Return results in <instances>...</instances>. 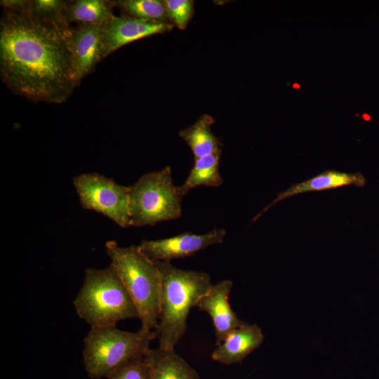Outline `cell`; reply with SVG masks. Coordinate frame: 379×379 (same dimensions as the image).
Wrapping results in <instances>:
<instances>
[{
	"instance_id": "cell-11",
	"label": "cell",
	"mask_w": 379,
	"mask_h": 379,
	"mask_svg": "<svg viewBox=\"0 0 379 379\" xmlns=\"http://www.w3.org/2000/svg\"><path fill=\"white\" fill-rule=\"evenodd\" d=\"M80 24L72 28L69 40L73 65L79 83L102 60L104 25Z\"/></svg>"
},
{
	"instance_id": "cell-10",
	"label": "cell",
	"mask_w": 379,
	"mask_h": 379,
	"mask_svg": "<svg viewBox=\"0 0 379 379\" xmlns=\"http://www.w3.org/2000/svg\"><path fill=\"white\" fill-rule=\"evenodd\" d=\"M232 286L233 283L230 279L212 284L208 291L198 300L195 306L211 317L215 328L216 346L221 344L233 330L244 322L238 318L229 302Z\"/></svg>"
},
{
	"instance_id": "cell-23",
	"label": "cell",
	"mask_w": 379,
	"mask_h": 379,
	"mask_svg": "<svg viewBox=\"0 0 379 379\" xmlns=\"http://www.w3.org/2000/svg\"><path fill=\"white\" fill-rule=\"evenodd\" d=\"M294 88H298L300 87V86L298 84H294L293 86Z\"/></svg>"
},
{
	"instance_id": "cell-12",
	"label": "cell",
	"mask_w": 379,
	"mask_h": 379,
	"mask_svg": "<svg viewBox=\"0 0 379 379\" xmlns=\"http://www.w3.org/2000/svg\"><path fill=\"white\" fill-rule=\"evenodd\" d=\"M263 340L262 331L258 325L244 321L217 346L211 358L225 365L241 363Z\"/></svg>"
},
{
	"instance_id": "cell-16",
	"label": "cell",
	"mask_w": 379,
	"mask_h": 379,
	"mask_svg": "<svg viewBox=\"0 0 379 379\" xmlns=\"http://www.w3.org/2000/svg\"><path fill=\"white\" fill-rule=\"evenodd\" d=\"M221 154L222 149L194 159V165L185 182L177 186L178 192L182 199L194 188L200 186L217 187L223 183L219 171Z\"/></svg>"
},
{
	"instance_id": "cell-2",
	"label": "cell",
	"mask_w": 379,
	"mask_h": 379,
	"mask_svg": "<svg viewBox=\"0 0 379 379\" xmlns=\"http://www.w3.org/2000/svg\"><path fill=\"white\" fill-rule=\"evenodd\" d=\"M161 280L158 347L175 350L187 330L190 310L212 286L208 274L178 268L169 261L154 260Z\"/></svg>"
},
{
	"instance_id": "cell-15",
	"label": "cell",
	"mask_w": 379,
	"mask_h": 379,
	"mask_svg": "<svg viewBox=\"0 0 379 379\" xmlns=\"http://www.w3.org/2000/svg\"><path fill=\"white\" fill-rule=\"evenodd\" d=\"M214 121L212 117L204 114L194 124L179 132L180 138L188 145L194 159L222 149L220 140L211 131Z\"/></svg>"
},
{
	"instance_id": "cell-19",
	"label": "cell",
	"mask_w": 379,
	"mask_h": 379,
	"mask_svg": "<svg viewBox=\"0 0 379 379\" xmlns=\"http://www.w3.org/2000/svg\"><path fill=\"white\" fill-rule=\"evenodd\" d=\"M67 6V2L61 0H31L29 12L43 20L67 22L65 18Z\"/></svg>"
},
{
	"instance_id": "cell-3",
	"label": "cell",
	"mask_w": 379,
	"mask_h": 379,
	"mask_svg": "<svg viewBox=\"0 0 379 379\" xmlns=\"http://www.w3.org/2000/svg\"><path fill=\"white\" fill-rule=\"evenodd\" d=\"M106 253L138 314L141 328L155 331L160 309L161 280L154 260L138 246H119L114 241L105 244Z\"/></svg>"
},
{
	"instance_id": "cell-14",
	"label": "cell",
	"mask_w": 379,
	"mask_h": 379,
	"mask_svg": "<svg viewBox=\"0 0 379 379\" xmlns=\"http://www.w3.org/2000/svg\"><path fill=\"white\" fill-rule=\"evenodd\" d=\"M144 356L149 366L151 379H201L175 350L149 348Z\"/></svg>"
},
{
	"instance_id": "cell-18",
	"label": "cell",
	"mask_w": 379,
	"mask_h": 379,
	"mask_svg": "<svg viewBox=\"0 0 379 379\" xmlns=\"http://www.w3.org/2000/svg\"><path fill=\"white\" fill-rule=\"evenodd\" d=\"M112 2L128 16L150 21L170 22L163 1L119 0Z\"/></svg>"
},
{
	"instance_id": "cell-8",
	"label": "cell",
	"mask_w": 379,
	"mask_h": 379,
	"mask_svg": "<svg viewBox=\"0 0 379 379\" xmlns=\"http://www.w3.org/2000/svg\"><path fill=\"white\" fill-rule=\"evenodd\" d=\"M227 232L223 228H214L204 234L183 232L157 240H142L140 250L149 259L169 261L192 256L206 248L222 244Z\"/></svg>"
},
{
	"instance_id": "cell-20",
	"label": "cell",
	"mask_w": 379,
	"mask_h": 379,
	"mask_svg": "<svg viewBox=\"0 0 379 379\" xmlns=\"http://www.w3.org/2000/svg\"><path fill=\"white\" fill-rule=\"evenodd\" d=\"M169 21L180 29H185L194 15V1L164 0Z\"/></svg>"
},
{
	"instance_id": "cell-1",
	"label": "cell",
	"mask_w": 379,
	"mask_h": 379,
	"mask_svg": "<svg viewBox=\"0 0 379 379\" xmlns=\"http://www.w3.org/2000/svg\"><path fill=\"white\" fill-rule=\"evenodd\" d=\"M67 22H50L29 11L4 10L0 20V75L14 93L60 104L79 85Z\"/></svg>"
},
{
	"instance_id": "cell-17",
	"label": "cell",
	"mask_w": 379,
	"mask_h": 379,
	"mask_svg": "<svg viewBox=\"0 0 379 379\" xmlns=\"http://www.w3.org/2000/svg\"><path fill=\"white\" fill-rule=\"evenodd\" d=\"M114 6L109 1L77 0L67 2L65 18L69 24L103 25L114 15Z\"/></svg>"
},
{
	"instance_id": "cell-9",
	"label": "cell",
	"mask_w": 379,
	"mask_h": 379,
	"mask_svg": "<svg viewBox=\"0 0 379 379\" xmlns=\"http://www.w3.org/2000/svg\"><path fill=\"white\" fill-rule=\"evenodd\" d=\"M173 26L171 22L150 21L128 15L119 17L114 15L104 25L102 58L137 40L169 32Z\"/></svg>"
},
{
	"instance_id": "cell-6",
	"label": "cell",
	"mask_w": 379,
	"mask_h": 379,
	"mask_svg": "<svg viewBox=\"0 0 379 379\" xmlns=\"http://www.w3.org/2000/svg\"><path fill=\"white\" fill-rule=\"evenodd\" d=\"M169 166L143 174L129 187L131 225L153 226L182 215L181 201Z\"/></svg>"
},
{
	"instance_id": "cell-4",
	"label": "cell",
	"mask_w": 379,
	"mask_h": 379,
	"mask_svg": "<svg viewBox=\"0 0 379 379\" xmlns=\"http://www.w3.org/2000/svg\"><path fill=\"white\" fill-rule=\"evenodd\" d=\"M73 305L79 318L91 327L117 326L138 319L136 308L114 267L87 268Z\"/></svg>"
},
{
	"instance_id": "cell-5",
	"label": "cell",
	"mask_w": 379,
	"mask_h": 379,
	"mask_svg": "<svg viewBox=\"0 0 379 379\" xmlns=\"http://www.w3.org/2000/svg\"><path fill=\"white\" fill-rule=\"evenodd\" d=\"M156 339L155 331L132 332L117 326L91 327L84 340L83 361L92 379L107 378L114 369L145 355Z\"/></svg>"
},
{
	"instance_id": "cell-7",
	"label": "cell",
	"mask_w": 379,
	"mask_h": 379,
	"mask_svg": "<svg viewBox=\"0 0 379 379\" xmlns=\"http://www.w3.org/2000/svg\"><path fill=\"white\" fill-rule=\"evenodd\" d=\"M72 182L84 209L100 213L122 228L131 226L129 187L97 173H81Z\"/></svg>"
},
{
	"instance_id": "cell-21",
	"label": "cell",
	"mask_w": 379,
	"mask_h": 379,
	"mask_svg": "<svg viewBox=\"0 0 379 379\" xmlns=\"http://www.w3.org/2000/svg\"><path fill=\"white\" fill-rule=\"evenodd\" d=\"M107 379H151L150 369L145 356L135 358L121 365Z\"/></svg>"
},
{
	"instance_id": "cell-22",
	"label": "cell",
	"mask_w": 379,
	"mask_h": 379,
	"mask_svg": "<svg viewBox=\"0 0 379 379\" xmlns=\"http://www.w3.org/2000/svg\"><path fill=\"white\" fill-rule=\"evenodd\" d=\"M0 4L4 10L20 12L30 11V0H1Z\"/></svg>"
},
{
	"instance_id": "cell-13",
	"label": "cell",
	"mask_w": 379,
	"mask_h": 379,
	"mask_svg": "<svg viewBox=\"0 0 379 379\" xmlns=\"http://www.w3.org/2000/svg\"><path fill=\"white\" fill-rule=\"evenodd\" d=\"M365 184V177L359 172L350 173L334 170L326 171L279 193L274 200L254 217L253 221L257 220L277 203L302 193L320 192L350 185L363 187Z\"/></svg>"
}]
</instances>
